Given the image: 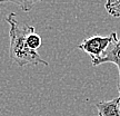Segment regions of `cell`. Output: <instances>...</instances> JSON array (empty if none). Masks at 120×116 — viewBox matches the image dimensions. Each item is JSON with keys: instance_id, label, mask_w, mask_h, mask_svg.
<instances>
[{"instance_id": "cell-1", "label": "cell", "mask_w": 120, "mask_h": 116, "mask_svg": "<svg viewBox=\"0 0 120 116\" xmlns=\"http://www.w3.org/2000/svg\"><path fill=\"white\" fill-rule=\"evenodd\" d=\"M9 24V58L10 61L13 64L18 65L20 67H23L26 65H39L42 64L48 66V63L43 60L39 54L34 50H31L26 43L27 36L30 32L34 31V27L20 24L17 20L16 13H9L4 19Z\"/></svg>"}, {"instance_id": "cell-2", "label": "cell", "mask_w": 120, "mask_h": 116, "mask_svg": "<svg viewBox=\"0 0 120 116\" xmlns=\"http://www.w3.org/2000/svg\"><path fill=\"white\" fill-rule=\"evenodd\" d=\"M116 35L117 34L115 31L111 32L110 35H108V36L94 35V36H91L89 38H86L82 43L78 45L77 48L87 52L91 57V60L97 59V58L102 56V54L107 50V48L110 46V44L112 43L113 37Z\"/></svg>"}, {"instance_id": "cell-3", "label": "cell", "mask_w": 120, "mask_h": 116, "mask_svg": "<svg viewBox=\"0 0 120 116\" xmlns=\"http://www.w3.org/2000/svg\"><path fill=\"white\" fill-rule=\"evenodd\" d=\"M106 63H111V64L116 65L118 67V72H119V94H120V38L117 37V35L113 37L112 43L107 48V50L102 54V56L97 58V59L91 60L92 66H99V65L106 64Z\"/></svg>"}, {"instance_id": "cell-4", "label": "cell", "mask_w": 120, "mask_h": 116, "mask_svg": "<svg viewBox=\"0 0 120 116\" xmlns=\"http://www.w3.org/2000/svg\"><path fill=\"white\" fill-rule=\"evenodd\" d=\"M98 116H120V94L111 100H102L96 104Z\"/></svg>"}, {"instance_id": "cell-5", "label": "cell", "mask_w": 120, "mask_h": 116, "mask_svg": "<svg viewBox=\"0 0 120 116\" xmlns=\"http://www.w3.org/2000/svg\"><path fill=\"white\" fill-rule=\"evenodd\" d=\"M105 9L113 18H120V0H106Z\"/></svg>"}, {"instance_id": "cell-6", "label": "cell", "mask_w": 120, "mask_h": 116, "mask_svg": "<svg viewBox=\"0 0 120 116\" xmlns=\"http://www.w3.org/2000/svg\"><path fill=\"white\" fill-rule=\"evenodd\" d=\"M26 43H27V46H28L31 50L37 52V49L40 48L41 45H42V39H41V37H40L38 34H36V31H34V32H30V34L27 36Z\"/></svg>"}, {"instance_id": "cell-7", "label": "cell", "mask_w": 120, "mask_h": 116, "mask_svg": "<svg viewBox=\"0 0 120 116\" xmlns=\"http://www.w3.org/2000/svg\"><path fill=\"white\" fill-rule=\"evenodd\" d=\"M40 1H42V0H4V2H12V4H17L22 11L29 12L34 8V4L37 2H40Z\"/></svg>"}, {"instance_id": "cell-8", "label": "cell", "mask_w": 120, "mask_h": 116, "mask_svg": "<svg viewBox=\"0 0 120 116\" xmlns=\"http://www.w3.org/2000/svg\"><path fill=\"white\" fill-rule=\"evenodd\" d=\"M4 0H0V4H4Z\"/></svg>"}]
</instances>
